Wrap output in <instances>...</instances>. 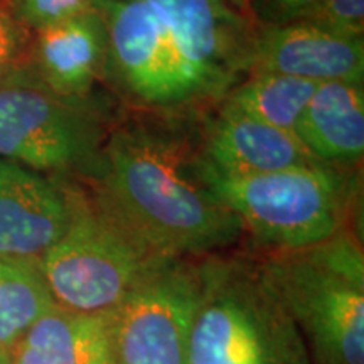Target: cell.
<instances>
[{"label": "cell", "instance_id": "6da1fadb", "mask_svg": "<svg viewBox=\"0 0 364 364\" xmlns=\"http://www.w3.org/2000/svg\"><path fill=\"white\" fill-rule=\"evenodd\" d=\"M90 176L100 206L156 257L218 255L245 233L204 181L198 142L174 125L135 120L112 129Z\"/></svg>", "mask_w": 364, "mask_h": 364}, {"label": "cell", "instance_id": "7a4b0ae2", "mask_svg": "<svg viewBox=\"0 0 364 364\" xmlns=\"http://www.w3.org/2000/svg\"><path fill=\"white\" fill-rule=\"evenodd\" d=\"M188 364H312L258 258H201V299Z\"/></svg>", "mask_w": 364, "mask_h": 364}, {"label": "cell", "instance_id": "3957f363", "mask_svg": "<svg viewBox=\"0 0 364 364\" xmlns=\"http://www.w3.org/2000/svg\"><path fill=\"white\" fill-rule=\"evenodd\" d=\"M258 260L312 364H364V253L356 235L344 230Z\"/></svg>", "mask_w": 364, "mask_h": 364}, {"label": "cell", "instance_id": "277c9868", "mask_svg": "<svg viewBox=\"0 0 364 364\" xmlns=\"http://www.w3.org/2000/svg\"><path fill=\"white\" fill-rule=\"evenodd\" d=\"M201 172L243 231L270 252L307 248L348 230L356 184L343 169L316 162L250 177Z\"/></svg>", "mask_w": 364, "mask_h": 364}, {"label": "cell", "instance_id": "5b68a950", "mask_svg": "<svg viewBox=\"0 0 364 364\" xmlns=\"http://www.w3.org/2000/svg\"><path fill=\"white\" fill-rule=\"evenodd\" d=\"M110 134L102 105L53 91L31 65L0 78V157L27 169L91 174Z\"/></svg>", "mask_w": 364, "mask_h": 364}, {"label": "cell", "instance_id": "8992f818", "mask_svg": "<svg viewBox=\"0 0 364 364\" xmlns=\"http://www.w3.org/2000/svg\"><path fill=\"white\" fill-rule=\"evenodd\" d=\"M71 220L38 265L56 306L76 312H110L162 257L132 238L93 194L68 184Z\"/></svg>", "mask_w": 364, "mask_h": 364}, {"label": "cell", "instance_id": "52a82bcc", "mask_svg": "<svg viewBox=\"0 0 364 364\" xmlns=\"http://www.w3.org/2000/svg\"><path fill=\"white\" fill-rule=\"evenodd\" d=\"M201 258H161L112 311L113 364H188Z\"/></svg>", "mask_w": 364, "mask_h": 364}, {"label": "cell", "instance_id": "ba28073f", "mask_svg": "<svg viewBox=\"0 0 364 364\" xmlns=\"http://www.w3.org/2000/svg\"><path fill=\"white\" fill-rule=\"evenodd\" d=\"M108 31V71L136 102L174 110L208 100L147 0H97Z\"/></svg>", "mask_w": 364, "mask_h": 364}, {"label": "cell", "instance_id": "9c48e42d", "mask_svg": "<svg viewBox=\"0 0 364 364\" xmlns=\"http://www.w3.org/2000/svg\"><path fill=\"white\" fill-rule=\"evenodd\" d=\"M147 2L208 100L225 98L241 75H248L257 31L225 0Z\"/></svg>", "mask_w": 364, "mask_h": 364}, {"label": "cell", "instance_id": "30bf717a", "mask_svg": "<svg viewBox=\"0 0 364 364\" xmlns=\"http://www.w3.org/2000/svg\"><path fill=\"white\" fill-rule=\"evenodd\" d=\"M70 220L68 184L0 157V257L39 262Z\"/></svg>", "mask_w": 364, "mask_h": 364}, {"label": "cell", "instance_id": "8fae6325", "mask_svg": "<svg viewBox=\"0 0 364 364\" xmlns=\"http://www.w3.org/2000/svg\"><path fill=\"white\" fill-rule=\"evenodd\" d=\"M250 73H277L316 85H363L364 39L331 33L304 21L270 24L257 31Z\"/></svg>", "mask_w": 364, "mask_h": 364}, {"label": "cell", "instance_id": "7c38bea8", "mask_svg": "<svg viewBox=\"0 0 364 364\" xmlns=\"http://www.w3.org/2000/svg\"><path fill=\"white\" fill-rule=\"evenodd\" d=\"M198 147L201 166L221 177L270 174L317 162L295 135L262 124L226 103L204 127Z\"/></svg>", "mask_w": 364, "mask_h": 364}, {"label": "cell", "instance_id": "4fadbf2b", "mask_svg": "<svg viewBox=\"0 0 364 364\" xmlns=\"http://www.w3.org/2000/svg\"><path fill=\"white\" fill-rule=\"evenodd\" d=\"M58 95L90 97L108 71V31L100 9L36 31L33 65Z\"/></svg>", "mask_w": 364, "mask_h": 364}, {"label": "cell", "instance_id": "5bb4252c", "mask_svg": "<svg viewBox=\"0 0 364 364\" xmlns=\"http://www.w3.org/2000/svg\"><path fill=\"white\" fill-rule=\"evenodd\" d=\"M312 159L344 169L364 154L363 85L329 81L317 85L295 130Z\"/></svg>", "mask_w": 364, "mask_h": 364}, {"label": "cell", "instance_id": "9a60e30c", "mask_svg": "<svg viewBox=\"0 0 364 364\" xmlns=\"http://www.w3.org/2000/svg\"><path fill=\"white\" fill-rule=\"evenodd\" d=\"M112 311L76 312L54 306L9 351L12 364H113Z\"/></svg>", "mask_w": 364, "mask_h": 364}, {"label": "cell", "instance_id": "2e32d148", "mask_svg": "<svg viewBox=\"0 0 364 364\" xmlns=\"http://www.w3.org/2000/svg\"><path fill=\"white\" fill-rule=\"evenodd\" d=\"M317 85L277 73H250L223 98L245 115L295 135L297 125Z\"/></svg>", "mask_w": 364, "mask_h": 364}, {"label": "cell", "instance_id": "e0dca14e", "mask_svg": "<svg viewBox=\"0 0 364 364\" xmlns=\"http://www.w3.org/2000/svg\"><path fill=\"white\" fill-rule=\"evenodd\" d=\"M54 306L38 262L0 257V349L11 351Z\"/></svg>", "mask_w": 364, "mask_h": 364}, {"label": "cell", "instance_id": "ac0fdd59", "mask_svg": "<svg viewBox=\"0 0 364 364\" xmlns=\"http://www.w3.org/2000/svg\"><path fill=\"white\" fill-rule=\"evenodd\" d=\"M93 9H97V0H12L14 17L33 31H41Z\"/></svg>", "mask_w": 364, "mask_h": 364}, {"label": "cell", "instance_id": "d6986e66", "mask_svg": "<svg viewBox=\"0 0 364 364\" xmlns=\"http://www.w3.org/2000/svg\"><path fill=\"white\" fill-rule=\"evenodd\" d=\"M304 22L348 38H363L364 0H321Z\"/></svg>", "mask_w": 364, "mask_h": 364}, {"label": "cell", "instance_id": "ffe728a7", "mask_svg": "<svg viewBox=\"0 0 364 364\" xmlns=\"http://www.w3.org/2000/svg\"><path fill=\"white\" fill-rule=\"evenodd\" d=\"M22 49H24V38H22L21 24L14 14L0 4V78L21 65Z\"/></svg>", "mask_w": 364, "mask_h": 364}, {"label": "cell", "instance_id": "44dd1931", "mask_svg": "<svg viewBox=\"0 0 364 364\" xmlns=\"http://www.w3.org/2000/svg\"><path fill=\"white\" fill-rule=\"evenodd\" d=\"M321 0H268V11L273 17V24H289L304 21L311 16Z\"/></svg>", "mask_w": 364, "mask_h": 364}, {"label": "cell", "instance_id": "7402d4cb", "mask_svg": "<svg viewBox=\"0 0 364 364\" xmlns=\"http://www.w3.org/2000/svg\"><path fill=\"white\" fill-rule=\"evenodd\" d=\"M225 2L233 9H238V11H245L248 6V0H225Z\"/></svg>", "mask_w": 364, "mask_h": 364}, {"label": "cell", "instance_id": "603a6c76", "mask_svg": "<svg viewBox=\"0 0 364 364\" xmlns=\"http://www.w3.org/2000/svg\"><path fill=\"white\" fill-rule=\"evenodd\" d=\"M0 364H12L11 356H9V353L4 351V349H0Z\"/></svg>", "mask_w": 364, "mask_h": 364}]
</instances>
